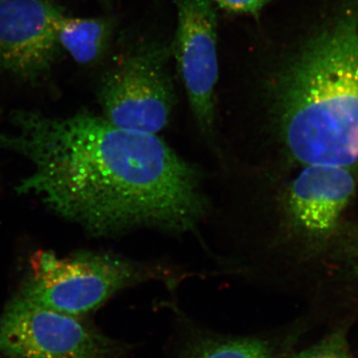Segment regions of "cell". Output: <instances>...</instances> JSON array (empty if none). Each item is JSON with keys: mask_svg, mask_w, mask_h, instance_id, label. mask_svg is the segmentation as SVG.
Here are the masks:
<instances>
[{"mask_svg": "<svg viewBox=\"0 0 358 358\" xmlns=\"http://www.w3.org/2000/svg\"><path fill=\"white\" fill-rule=\"evenodd\" d=\"M20 293L41 307L85 317L115 294L150 281L176 279L169 268L105 252L59 257L38 251Z\"/></svg>", "mask_w": 358, "mask_h": 358, "instance_id": "3957f363", "label": "cell"}, {"mask_svg": "<svg viewBox=\"0 0 358 358\" xmlns=\"http://www.w3.org/2000/svg\"><path fill=\"white\" fill-rule=\"evenodd\" d=\"M174 358H279L268 339L224 334L188 322L181 327Z\"/></svg>", "mask_w": 358, "mask_h": 358, "instance_id": "9c48e42d", "label": "cell"}, {"mask_svg": "<svg viewBox=\"0 0 358 358\" xmlns=\"http://www.w3.org/2000/svg\"><path fill=\"white\" fill-rule=\"evenodd\" d=\"M133 345L85 317L41 307L20 294L0 317L2 358H131Z\"/></svg>", "mask_w": 358, "mask_h": 358, "instance_id": "277c9868", "label": "cell"}, {"mask_svg": "<svg viewBox=\"0 0 358 358\" xmlns=\"http://www.w3.org/2000/svg\"><path fill=\"white\" fill-rule=\"evenodd\" d=\"M164 48H143L106 75L99 98L103 117L129 131L157 134L169 126L176 94Z\"/></svg>", "mask_w": 358, "mask_h": 358, "instance_id": "5b68a950", "label": "cell"}, {"mask_svg": "<svg viewBox=\"0 0 358 358\" xmlns=\"http://www.w3.org/2000/svg\"><path fill=\"white\" fill-rule=\"evenodd\" d=\"M221 8L236 13L258 15L270 0H212Z\"/></svg>", "mask_w": 358, "mask_h": 358, "instance_id": "7c38bea8", "label": "cell"}, {"mask_svg": "<svg viewBox=\"0 0 358 358\" xmlns=\"http://www.w3.org/2000/svg\"><path fill=\"white\" fill-rule=\"evenodd\" d=\"M0 113H1V112H0Z\"/></svg>", "mask_w": 358, "mask_h": 358, "instance_id": "5bb4252c", "label": "cell"}, {"mask_svg": "<svg viewBox=\"0 0 358 358\" xmlns=\"http://www.w3.org/2000/svg\"><path fill=\"white\" fill-rule=\"evenodd\" d=\"M10 122L0 131V150L31 164L17 192L94 236L190 232L208 211L199 169L157 134L117 128L89 112L60 117L17 110Z\"/></svg>", "mask_w": 358, "mask_h": 358, "instance_id": "6da1fadb", "label": "cell"}, {"mask_svg": "<svg viewBox=\"0 0 358 358\" xmlns=\"http://www.w3.org/2000/svg\"><path fill=\"white\" fill-rule=\"evenodd\" d=\"M112 23L106 18H79L63 16L59 20V47L82 65L96 62L109 43Z\"/></svg>", "mask_w": 358, "mask_h": 358, "instance_id": "30bf717a", "label": "cell"}, {"mask_svg": "<svg viewBox=\"0 0 358 358\" xmlns=\"http://www.w3.org/2000/svg\"><path fill=\"white\" fill-rule=\"evenodd\" d=\"M352 169L306 166L285 195V215L294 234L319 242L336 232L357 189Z\"/></svg>", "mask_w": 358, "mask_h": 358, "instance_id": "ba28073f", "label": "cell"}, {"mask_svg": "<svg viewBox=\"0 0 358 358\" xmlns=\"http://www.w3.org/2000/svg\"><path fill=\"white\" fill-rule=\"evenodd\" d=\"M173 51L200 131L213 140L218 81L217 16L212 0H176Z\"/></svg>", "mask_w": 358, "mask_h": 358, "instance_id": "8992f818", "label": "cell"}, {"mask_svg": "<svg viewBox=\"0 0 358 358\" xmlns=\"http://www.w3.org/2000/svg\"><path fill=\"white\" fill-rule=\"evenodd\" d=\"M353 256H355V261L358 264V243L355 244V246L353 247Z\"/></svg>", "mask_w": 358, "mask_h": 358, "instance_id": "4fadbf2b", "label": "cell"}, {"mask_svg": "<svg viewBox=\"0 0 358 358\" xmlns=\"http://www.w3.org/2000/svg\"><path fill=\"white\" fill-rule=\"evenodd\" d=\"M293 358H355L343 329L327 334L319 343L296 353Z\"/></svg>", "mask_w": 358, "mask_h": 358, "instance_id": "8fae6325", "label": "cell"}, {"mask_svg": "<svg viewBox=\"0 0 358 358\" xmlns=\"http://www.w3.org/2000/svg\"><path fill=\"white\" fill-rule=\"evenodd\" d=\"M275 131L296 164L358 166V14L338 18L275 78Z\"/></svg>", "mask_w": 358, "mask_h": 358, "instance_id": "7a4b0ae2", "label": "cell"}, {"mask_svg": "<svg viewBox=\"0 0 358 358\" xmlns=\"http://www.w3.org/2000/svg\"><path fill=\"white\" fill-rule=\"evenodd\" d=\"M50 0H0V67L26 80L50 69L64 16Z\"/></svg>", "mask_w": 358, "mask_h": 358, "instance_id": "52a82bcc", "label": "cell"}]
</instances>
